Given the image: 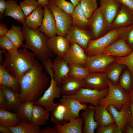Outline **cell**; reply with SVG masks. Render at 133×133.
I'll list each match as a JSON object with an SVG mask.
<instances>
[{
    "instance_id": "cell-31",
    "label": "cell",
    "mask_w": 133,
    "mask_h": 133,
    "mask_svg": "<svg viewBox=\"0 0 133 133\" xmlns=\"http://www.w3.org/2000/svg\"><path fill=\"white\" fill-rule=\"evenodd\" d=\"M71 16L74 26L82 30H87L88 19L83 14L79 3L75 7Z\"/></svg>"
},
{
    "instance_id": "cell-36",
    "label": "cell",
    "mask_w": 133,
    "mask_h": 133,
    "mask_svg": "<svg viewBox=\"0 0 133 133\" xmlns=\"http://www.w3.org/2000/svg\"><path fill=\"white\" fill-rule=\"evenodd\" d=\"M115 63L108 66L105 73L109 80L113 84H117L123 69V65Z\"/></svg>"
},
{
    "instance_id": "cell-10",
    "label": "cell",
    "mask_w": 133,
    "mask_h": 133,
    "mask_svg": "<svg viewBox=\"0 0 133 133\" xmlns=\"http://www.w3.org/2000/svg\"><path fill=\"white\" fill-rule=\"evenodd\" d=\"M116 59L113 57L106 55L103 53L87 56L84 66L90 73L105 72L108 66L115 62Z\"/></svg>"
},
{
    "instance_id": "cell-49",
    "label": "cell",
    "mask_w": 133,
    "mask_h": 133,
    "mask_svg": "<svg viewBox=\"0 0 133 133\" xmlns=\"http://www.w3.org/2000/svg\"><path fill=\"white\" fill-rule=\"evenodd\" d=\"M6 6V1L5 0H0V21L1 22L3 19V15Z\"/></svg>"
},
{
    "instance_id": "cell-6",
    "label": "cell",
    "mask_w": 133,
    "mask_h": 133,
    "mask_svg": "<svg viewBox=\"0 0 133 133\" xmlns=\"http://www.w3.org/2000/svg\"><path fill=\"white\" fill-rule=\"evenodd\" d=\"M119 38L117 29H113L102 36L91 40L85 49V53L87 56L102 53L106 47Z\"/></svg>"
},
{
    "instance_id": "cell-54",
    "label": "cell",
    "mask_w": 133,
    "mask_h": 133,
    "mask_svg": "<svg viewBox=\"0 0 133 133\" xmlns=\"http://www.w3.org/2000/svg\"><path fill=\"white\" fill-rule=\"evenodd\" d=\"M4 74V67L2 64L0 65V85H2Z\"/></svg>"
},
{
    "instance_id": "cell-7",
    "label": "cell",
    "mask_w": 133,
    "mask_h": 133,
    "mask_svg": "<svg viewBox=\"0 0 133 133\" xmlns=\"http://www.w3.org/2000/svg\"><path fill=\"white\" fill-rule=\"evenodd\" d=\"M47 6L55 18L57 35L66 37L73 26L71 15L57 7L51 0Z\"/></svg>"
},
{
    "instance_id": "cell-57",
    "label": "cell",
    "mask_w": 133,
    "mask_h": 133,
    "mask_svg": "<svg viewBox=\"0 0 133 133\" xmlns=\"http://www.w3.org/2000/svg\"><path fill=\"white\" fill-rule=\"evenodd\" d=\"M128 94L130 103H133V87Z\"/></svg>"
},
{
    "instance_id": "cell-16",
    "label": "cell",
    "mask_w": 133,
    "mask_h": 133,
    "mask_svg": "<svg viewBox=\"0 0 133 133\" xmlns=\"http://www.w3.org/2000/svg\"><path fill=\"white\" fill-rule=\"evenodd\" d=\"M44 13L41 24L39 30L48 38L57 35L56 25L54 16L47 5L43 7Z\"/></svg>"
},
{
    "instance_id": "cell-3",
    "label": "cell",
    "mask_w": 133,
    "mask_h": 133,
    "mask_svg": "<svg viewBox=\"0 0 133 133\" xmlns=\"http://www.w3.org/2000/svg\"><path fill=\"white\" fill-rule=\"evenodd\" d=\"M25 43L22 47L31 50L38 59L46 60L53 57V54L49 48L47 43L48 38L38 28L32 29L25 24L22 27Z\"/></svg>"
},
{
    "instance_id": "cell-39",
    "label": "cell",
    "mask_w": 133,
    "mask_h": 133,
    "mask_svg": "<svg viewBox=\"0 0 133 133\" xmlns=\"http://www.w3.org/2000/svg\"><path fill=\"white\" fill-rule=\"evenodd\" d=\"M68 75L76 79L83 80L90 73L84 66L76 65H69Z\"/></svg>"
},
{
    "instance_id": "cell-18",
    "label": "cell",
    "mask_w": 133,
    "mask_h": 133,
    "mask_svg": "<svg viewBox=\"0 0 133 133\" xmlns=\"http://www.w3.org/2000/svg\"><path fill=\"white\" fill-rule=\"evenodd\" d=\"M83 80V87L99 90L108 87V79L105 73H90Z\"/></svg>"
},
{
    "instance_id": "cell-32",
    "label": "cell",
    "mask_w": 133,
    "mask_h": 133,
    "mask_svg": "<svg viewBox=\"0 0 133 133\" xmlns=\"http://www.w3.org/2000/svg\"><path fill=\"white\" fill-rule=\"evenodd\" d=\"M6 101L10 109L16 110L21 103L19 94L11 88L0 85Z\"/></svg>"
},
{
    "instance_id": "cell-42",
    "label": "cell",
    "mask_w": 133,
    "mask_h": 133,
    "mask_svg": "<svg viewBox=\"0 0 133 133\" xmlns=\"http://www.w3.org/2000/svg\"><path fill=\"white\" fill-rule=\"evenodd\" d=\"M25 15L27 17L39 6L37 0H23L19 3Z\"/></svg>"
},
{
    "instance_id": "cell-56",
    "label": "cell",
    "mask_w": 133,
    "mask_h": 133,
    "mask_svg": "<svg viewBox=\"0 0 133 133\" xmlns=\"http://www.w3.org/2000/svg\"><path fill=\"white\" fill-rule=\"evenodd\" d=\"M38 2L39 6L43 7L46 5H48L50 0H37Z\"/></svg>"
},
{
    "instance_id": "cell-35",
    "label": "cell",
    "mask_w": 133,
    "mask_h": 133,
    "mask_svg": "<svg viewBox=\"0 0 133 133\" xmlns=\"http://www.w3.org/2000/svg\"><path fill=\"white\" fill-rule=\"evenodd\" d=\"M9 128L12 133H40V130L39 126L25 121H20L16 126Z\"/></svg>"
},
{
    "instance_id": "cell-30",
    "label": "cell",
    "mask_w": 133,
    "mask_h": 133,
    "mask_svg": "<svg viewBox=\"0 0 133 133\" xmlns=\"http://www.w3.org/2000/svg\"><path fill=\"white\" fill-rule=\"evenodd\" d=\"M34 101L22 102L16 109L18 118L21 121L32 122V112Z\"/></svg>"
},
{
    "instance_id": "cell-22",
    "label": "cell",
    "mask_w": 133,
    "mask_h": 133,
    "mask_svg": "<svg viewBox=\"0 0 133 133\" xmlns=\"http://www.w3.org/2000/svg\"><path fill=\"white\" fill-rule=\"evenodd\" d=\"M83 80L76 79L68 75L63 80L60 87L62 96H68L75 94L80 88L83 87Z\"/></svg>"
},
{
    "instance_id": "cell-43",
    "label": "cell",
    "mask_w": 133,
    "mask_h": 133,
    "mask_svg": "<svg viewBox=\"0 0 133 133\" xmlns=\"http://www.w3.org/2000/svg\"><path fill=\"white\" fill-rule=\"evenodd\" d=\"M0 48L12 53L18 51V48L6 36L0 37Z\"/></svg>"
},
{
    "instance_id": "cell-52",
    "label": "cell",
    "mask_w": 133,
    "mask_h": 133,
    "mask_svg": "<svg viewBox=\"0 0 133 133\" xmlns=\"http://www.w3.org/2000/svg\"><path fill=\"white\" fill-rule=\"evenodd\" d=\"M40 133H56L54 127L52 128L47 127L44 129L40 130Z\"/></svg>"
},
{
    "instance_id": "cell-38",
    "label": "cell",
    "mask_w": 133,
    "mask_h": 133,
    "mask_svg": "<svg viewBox=\"0 0 133 133\" xmlns=\"http://www.w3.org/2000/svg\"><path fill=\"white\" fill-rule=\"evenodd\" d=\"M1 85L11 88L17 93L20 91L19 82L9 73L4 67L2 83Z\"/></svg>"
},
{
    "instance_id": "cell-23",
    "label": "cell",
    "mask_w": 133,
    "mask_h": 133,
    "mask_svg": "<svg viewBox=\"0 0 133 133\" xmlns=\"http://www.w3.org/2000/svg\"><path fill=\"white\" fill-rule=\"evenodd\" d=\"M96 107L91 104L83 111L81 114L84 125L83 132L84 133H94L98 127L95 118Z\"/></svg>"
},
{
    "instance_id": "cell-4",
    "label": "cell",
    "mask_w": 133,
    "mask_h": 133,
    "mask_svg": "<svg viewBox=\"0 0 133 133\" xmlns=\"http://www.w3.org/2000/svg\"><path fill=\"white\" fill-rule=\"evenodd\" d=\"M107 84L108 94L105 97L100 100L99 104L106 107L109 105H112L118 110H120L123 105L130 106L128 93L117 84H113L108 79Z\"/></svg>"
},
{
    "instance_id": "cell-48",
    "label": "cell",
    "mask_w": 133,
    "mask_h": 133,
    "mask_svg": "<svg viewBox=\"0 0 133 133\" xmlns=\"http://www.w3.org/2000/svg\"><path fill=\"white\" fill-rule=\"evenodd\" d=\"M0 108L6 110L10 109L5 100L3 93L0 88Z\"/></svg>"
},
{
    "instance_id": "cell-34",
    "label": "cell",
    "mask_w": 133,
    "mask_h": 133,
    "mask_svg": "<svg viewBox=\"0 0 133 133\" xmlns=\"http://www.w3.org/2000/svg\"><path fill=\"white\" fill-rule=\"evenodd\" d=\"M20 120L16 113H13L0 109V126L8 127L17 125Z\"/></svg>"
},
{
    "instance_id": "cell-27",
    "label": "cell",
    "mask_w": 133,
    "mask_h": 133,
    "mask_svg": "<svg viewBox=\"0 0 133 133\" xmlns=\"http://www.w3.org/2000/svg\"><path fill=\"white\" fill-rule=\"evenodd\" d=\"M95 107V118L98 127L106 126L115 123L113 117L106 107L100 104Z\"/></svg>"
},
{
    "instance_id": "cell-47",
    "label": "cell",
    "mask_w": 133,
    "mask_h": 133,
    "mask_svg": "<svg viewBox=\"0 0 133 133\" xmlns=\"http://www.w3.org/2000/svg\"><path fill=\"white\" fill-rule=\"evenodd\" d=\"M50 58L46 60L42 61V64L46 72L50 76L54 77V72L52 67V61Z\"/></svg>"
},
{
    "instance_id": "cell-40",
    "label": "cell",
    "mask_w": 133,
    "mask_h": 133,
    "mask_svg": "<svg viewBox=\"0 0 133 133\" xmlns=\"http://www.w3.org/2000/svg\"><path fill=\"white\" fill-rule=\"evenodd\" d=\"M79 4L83 12L88 19L98 8L97 0H81Z\"/></svg>"
},
{
    "instance_id": "cell-24",
    "label": "cell",
    "mask_w": 133,
    "mask_h": 133,
    "mask_svg": "<svg viewBox=\"0 0 133 133\" xmlns=\"http://www.w3.org/2000/svg\"><path fill=\"white\" fill-rule=\"evenodd\" d=\"M6 1L4 16L11 17L22 24H25L26 17L16 1L7 0Z\"/></svg>"
},
{
    "instance_id": "cell-41",
    "label": "cell",
    "mask_w": 133,
    "mask_h": 133,
    "mask_svg": "<svg viewBox=\"0 0 133 133\" xmlns=\"http://www.w3.org/2000/svg\"><path fill=\"white\" fill-rule=\"evenodd\" d=\"M120 38L123 39L131 48L133 47V24L117 29Z\"/></svg>"
},
{
    "instance_id": "cell-59",
    "label": "cell",
    "mask_w": 133,
    "mask_h": 133,
    "mask_svg": "<svg viewBox=\"0 0 133 133\" xmlns=\"http://www.w3.org/2000/svg\"><path fill=\"white\" fill-rule=\"evenodd\" d=\"M130 107L131 113V117L132 125L133 126V103H130Z\"/></svg>"
},
{
    "instance_id": "cell-58",
    "label": "cell",
    "mask_w": 133,
    "mask_h": 133,
    "mask_svg": "<svg viewBox=\"0 0 133 133\" xmlns=\"http://www.w3.org/2000/svg\"><path fill=\"white\" fill-rule=\"evenodd\" d=\"M7 51L5 50L1 49L0 50V64H1V63H3L2 57V54L6 53Z\"/></svg>"
},
{
    "instance_id": "cell-53",
    "label": "cell",
    "mask_w": 133,
    "mask_h": 133,
    "mask_svg": "<svg viewBox=\"0 0 133 133\" xmlns=\"http://www.w3.org/2000/svg\"><path fill=\"white\" fill-rule=\"evenodd\" d=\"M0 132L2 133H12L9 127L1 126H0Z\"/></svg>"
},
{
    "instance_id": "cell-45",
    "label": "cell",
    "mask_w": 133,
    "mask_h": 133,
    "mask_svg": "<svg viewBox=\"0 0 133 133\" xmlns=\"http://www.w3.org/2000/svg\"><path fill=\"white\" fill-rule=\"evenodd\" d=\"M115 62L127 66L133 77V50L126 56L118 57Z\"/></svg>"
},
{
    "instance_id": "cell-5",
    "label": "cell",
    "mask_w": 133,
    "mask_h": 133,
    "mask_svg": "<svg viewBox=\"0 0 133 133\" xmlns=\"http://www.w3.org/2000/svg\"><path fill=\"white\" fill-rule=\"evenodd\" d=\"M113 29L112 24L107 21L99 8L88 19L87 30L90 33L92 39L102 36Z\"/></svg>"
},
{
    "instance_id": "cell-61",
    "label": "cell",
    "mask_w": 133,
    "mask_h": 133,
    "mask_svg": "<svg viewBox=\"0 0 133 133\" xmlns=\"http://www.w3.org/2000/svg\"><path fill=\"white\" fill-rule=\"evenodd\" d=\"M133 1V0H132Z\"/></svg>"
},
{
    "instance_id": "cell-46",
    "label": "cell",
    "mask_w": 133,
    "mask_h": 133,
    "mask_svg": "<svg viewBox=\"0 0 133 133\" xmlns=\"http://www.w3.org/2000/svg\"><path fill=\"white\" fill-rule=\"evenodd\" d=\"M117 127L115 123L106 126L98 127L96 132L97 133H114Z\"/></svg>"
},
{
    "instance_id": "cell-37",
    "label": "cell",
    "mask_w": 133,
    "mask_h": 133,
    "mask_svg": "<svg viewBox=\"0 0 133 133\" xmlns=\"http://www.w3.org/2000/svg\"><path fill=\"white\" fill-rule=\"evenodd\" d=\"M117 84L127 93L130 92L133 87V77L129 70L122 74Z\"/></svg>"
},
{
    "instance_id": "cell-25",
    "label": "cell",
    "mask_w": 133,
    "mask_h": 133,
    "mask_svg": "<svg viewBox=\"0 0 133 133\" xmlns=\"http://www.w3.org/2000/svg\"><path fill=\"white\" fill-rule=\"evenodd\" d=\"M84 122L80 116L62 125H55L56 133H82Z\"/></svg>"
},
{
    "instance_id": "cell-51",
    "label": "cell",
    "mask_w": 133,
    "mask_h": 133,
    "mask_svg": "<svg viewBox=\"0 0 133 133\" xmlns=\"http://www.w3.org/2000/svg\"><path fill=\"white\" fill-rule=\"evenodd\" d=\"M8 31L6 24L0 23V37L6 36Z\"/></svg>"
},
{
    "instance_id": "cell-60",
    "label": "cell",
    "mask_w": 133,
    "mask_h": 133,
    "mask_svg": "<svg viewBox=\"0 0 133 133\" xmlns=\"http://www.w3.org/2000/svg\"><path fill=\"white\" fill-rule=\"evenodd\" d=\"M72 4L75 7L80 3L81 0H70Z\"/></svg>"
},
{
    "instance_id": "cell-8",
    "label": "cell",
    "mask_w": 133,
    "mask_h": 133,
    "mask_svg": "<svg viewBox=\"0 0 133 133\" xmlns=\"http://www.w3.org/2000/svg\"><path fill=\"white\" fill-rule=\"evenodd\" d=\"M108 91V87L100 90L82 87L75 94L70 96L83 104L90 103L95 107L99 104L101 99L105 97Z\"/></svg>"
},
{
    "instance_id": "cell-20",
    "label": "cell",
    "mask_w": 133,
    "mask_h": 133,
    "mask_svg": "<svg viewBox=\"0 0 133 133\" xmlns=\"http://www.w3.org/2000/svg\"><path fill=\"white\" fill-rule=\"evenodd\" d=\"M52 61L54 78L58 85L60 87L63 79L68 75L69 65L63 58L57 56Z\"/></svg>"
},
{
    "instance_id": "cell-15",
    "label": "cell",
    "mask_w": 133,
    "mask_h": 133,
    "mask_svg": "<svg viewBox=\"0 0 133 133\" xmlns=\"http://www.w3.org/2000/svg\"><path fill=\"white\" fill-rule=\"evenodd\" d=\"M100 12L108 23H112L120 9L121 3L118 0H99Z\"/></svg>"
},
{
    "instance_id": "cell-21",
    "label": "cell",
    "mask_w": 133,
    "mask_h": 133,
    "mask_svg": "<svg viewBox=\"0 0 133 133\" xmlns=\"http://www.w3.org/2000/svg\"><path fill=\"white\" fill-rule=\"evenodd\" d=\"M133 24V11L125 6L121 4L119 12L112 23L113 29Z\"/></svg>"
},
{
    "instance_id": "cell-13",
    "label": "cell",
    "mask_w": 133,
    "mask_h": 133,
    "mask_svg": "<svg viewBox=\"0 0 133 133\" xmlns=\"http://www.w3.org/2000/svg\"><path fill=\"white\" fill-rule=\"evenodd\" d=\"M47 43L49 50L53 54L63 58L70 45L65 37L57 35L48 38Z\"/></svg>"
},
{
    "instance_id": "cell-55",
    "label": "cell",
    "mask_w": 133,
    "mask_h": 133,
    "mask_svg": "<svg viewBox=\"0 0 133 133\" xmlns=\"http://www.w3.org/2000/svg\"><path fill=\"white\" fill-rule=\"evenodd\" d=\"M133 133V126L131 125L126 126L125 128L124 133Z\"/></svg>"
},
{
    "instance_id": "cell-29",
    "label": "cell",
    "mask_w": 133,
    "mask_h": 133,
    "mask_svg": "<svg viewBox=\"0 0 133 133\" xmlns=\"http://www.w3.org/2000/svg\"><path fill=\"white\" fill-rule=\"evenodd\" d=\"M42 7L39 6L26 17L25 24L28 27L36 30L41 26L44 13Z\"/></svg>"
},
{
    "instance_id": "cell-28",
    "label": "cell",
    "mask_w": 133,
    "mask_h": 133,
    "mask_svg": "<svg viewBox=\"0 0 133 133\" xmlns=\"http://www.w3.org/2000/svg\"><path fill=\"white\" fill-rule=\"evenodd\" d=\"M50 112L42 106L34 104L32 122L38 126L45 125L49 118Z\"/></svg>"
},
{
    "instance_id": "cell-44",
    "label": "cell",
    "mask_w": 133,
    "mask_h": 133,
    "mask_svg": "<svg viewBox=\"0 0 133 133\" xmlns=\"http://www.w3.org/2000/svg\"><path fill=\"white\" fill-rule=\"evenodd\" d=\"M57 7L68 14L71 15L75 7L71 2L66 0H51Z\"/></svg>"
},
{
    "instance_id": "cell-17",
    "label": "cell",
    "mask_w": 133,
    "mask_h": 133,
    "mask_svg": "<svg viewBox=\"0 0 133 133\" xmlns=\"http://www.w3.org/2000/svg\"><path fill=\"white\" fill-rule=\"evenodd\" d=\"M66 38L70 43H76L84 50L92 39L91 34L87 30H82L74 26Z\"/></svg>"
},
{
    "instance_id": "cell-33",
    "label": "cell",
    "mask_w": 133,
    "mask_h": 133,
    "mask_svg": "<svg viewBox=\"0 0 133 133\" xmlns=\"http://www.w3.org/2000/svg\"><path fill=\"white\" fill-rule=\"evenodd\" d=\"M6 36L18 48L22 47L25 40L22 27L13 24L8 30Z\"/></svg>"
},
{
    "instance_id": "cell-14",
    "label": "cell",
    "mask_w": 133,
    "mask_h": 133,
    "mask_svg": "<svg viewBox=\"0 0 133 133\" xmlns=\"http://www.w3.org/2000/svg\"><path fill=\"white\" fill-rule=\"evenodd\" d=\"M132 50L125 41L119 38L106 47L103 53L110 56L120 57L128 55Z\"/></svg>"
},
{
    "instance_id": "cell-50",
    "label": "cell",
    "mask_w": 133,
    "mask_h": 133,
    "mask_svg": "<svg viewBox=\"0 0 133 133\" xmlns=\"http://www.w3.org/2000/svg\"><path fill=\"white\" fill-rule=\"evenodd\" d=\"M121 4L127 6L133 11V1L132 0H118Z\"/></svg>"
},
{
    "instance_id": "cell-12",
    "label": "cell",
    "mask_w": 133,
    "mask_h": 133,
    "mask_svg": "<svg viewBox=\"0 0 133 133\" xmlns=\"http://www.w3.org/2000/svg\"><path fill=\"white\" fill-rule=\"evenodd\" d=\"M85 50L75 43H70V47L63 58L69 65L84 66L87 58Z\"/></svg>"
},
{
    "instance_id": "cell-26",
    "label": "cell",
    "mask_w": 133,
    "mask_h": 133,
    "mask_svg": "<svg viewBox=\"0 0 133 133\" xmlns=\"http://www.w3.org/2000/svg\"><path fill=\"white\" fill-rule=\"evenodd\" d=\"M50 112L51 121L55 125L63 124L69 121L67 109L60 102L55 103Z\"/></svg>"
},
{
    "instance_id": "cell-2",
    "label": "cell",
    "mask_w": 133,
    "mask_h": 133,
    "mask_svg": "<svg viewBox=\"0 0 133 133\" xmlns=\"http://www.w3.org/2000/svg\"><path fill=\"white\" fill-rule=\"evenodd\" d=\"M4 56L2 65L19 83L26 72L39 63L35 59V54L26 49H19L15 53L7 51Z\"/></svg>"
},
{
    "instance_id": "cell-11",
    "label": "cell",
    "mask_w": 133,
    "mask_h": 133,
    "mask_svg": "<svg viewBox=\"0 0 133 133\" xmlns=\"http://www.w3.org/2000/svg\"><path fill=\"white\" fill-rule=\"evenodd\" d=\"M106 108L113 116L115 123L122 133H124L126 126L129 125H132L131 113L130 106L123 105L119 110H117L112 105H108Z\"/></svg>"
},
{
    "instance_id": "cell-19",
    "label": "cell",
    "mask_w": 133,
    "mask_h": 133,
    "mask_svg": "<svg viewBox=\"0 0 133 133\" xmlns=\"http://www.w3.org/2000/svg\"><path fill=\"white\" fill-rule=\"evenodd\" d=\"M62 97L59 100L60 102L63 104L67 109L69 121L80 116V112L84 110L88 106L86 104H82L72 98Z\"/></svg>"
},
{
    "instance_id": "cell-9",
    "label": "cell",
    "mask_w": 133,
    "mask_h": 133,
    "mask_svg": "<svg viewBox=\"0 0 133 133\" xmlns=\"http://www.w3.org/2000/svg\"><path fill=\"white\" fill-rule=\"evenodd\" d=\"M50 77V83L49 87L42 96L34 101V104L42 106L50 112L54 106V99L60 98L62 96L60 87L58 85L54 77Z\"/></svg>"
},
{
    "instance_id": "cell-1",
    "label": "cell",
    "mask_w": 133,
    "mask_h": 133,
    "mask_svg": "<svg viewBox=\"0 0 133 133\" xmlns=\"http://www.w3.org/2000/svg\"><path fill=\"white\" fill-rule=\"evenodd\" d=\"M19 95L22 102L34 101L47 88L49 78L39 63L24 75L20 82Z\"/></svg>"
}]
</instances>
